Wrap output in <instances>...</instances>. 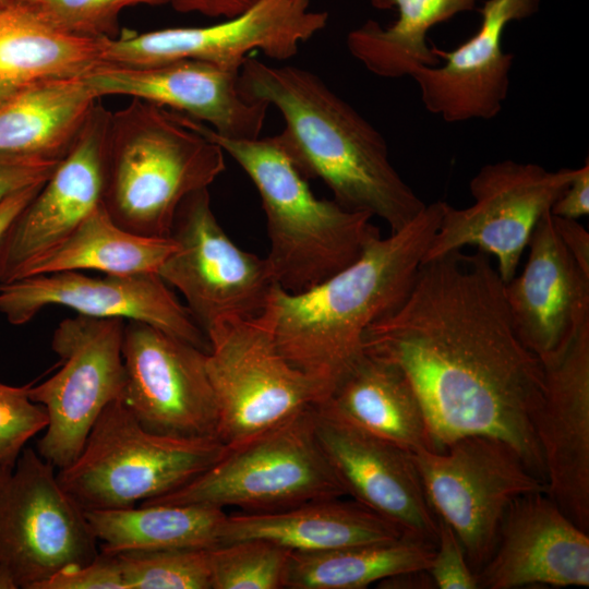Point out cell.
Masks as SVG:
<instances>
[{"instance_id": "obj_38", "label": "cell", "mask_w": 589, "mask_h": 589, "mask_svg": "<svg viewBox=\"0 0 589 589\" xmlns=\"http://www.w3.org/2000/svg\"><path fill=\"white\" fill-rule=\"evenodd\" d=\"M59 161L0 155V203L23 189L45 182Z\"/></svg>"}, {"instance_id": "obj_43", "label": "cell", "mask_w": 589, "mask_h": 589, "mask_svg": "<svg viewBox=\"0 0 589 589\" xmlns=\"http://www.w3.org/2000/svg\"><path fill=\"white\" fill-rule=\"evenodd\" d=\"M380 588L431 589L436 588L429 569L398 574L378 582Z\"/></svg>"}, {"instance_id": "obj_22", "label": "cell", "mask_w": 589, "mask_h": 589, "mask_svg": "<svg viewBox=\"0 0 589 589\" xmlns=\"http://www.w3.org/2000/svg\"><path fill=\"white\" fill-rule=\"evenodd\" d=\"M519 276L504 284L513 326L540 360L563 350L589 322V276L555 229L551 212L538 221Z\"/></svg>"}, {"instance_id": "obj_14", "label": "cell", "mask_w": 589, "mask_h": 589, "mask_svg": "<svg viewBox=\"0 0 589 589\" xmlns=\"http://www.w3.org/2000/svg\"><path fill=\"white\" fill-rule=\"evenodd\" d=\"M328 14L309 10V0H260L225 22L170 27L141 34L123 32L103 40V63L145 65L195 59L241 67L253 50L286 60L322 31Z\"/></svg>"}, {"instance_id": "obj_33", "label": "cell", "mask_w": 589, "mask_h": 589, "mask_svg": "<svg viewBox=\"0 0 589 589\" xmlns=\"http://www.w3.org/2000/svg\"><path fill=\"white\" fill-rule=\"evenodd\" d=\"M112 555L125 589H212L209 549L135 551Z\"/></svg>"}, {"instance_id": "obj_25", "label": "cell", "mask_w": 589, "mask_h": 589, "mask_svg": "<svg viewBox=\"0 0 589 589\" xmlns=\"http://www.w3.org/2000/svg\"><path fill=\"white\" fill-rule=\"evenodd\" d=\"M398 526L358 502L340 497L311 501L269 513L227 515L220 544L263 539L292 552H325L345 546L397 539Z\"/></svg>"}, {"instance_id": "obj_1", "label": "cell", "mask_w": 589, "mask_h": 589, "mask_svg": "<svg viewBox=\"0 0 589 589\" xmlns=\"http://www.w3.org/2000/svg\"><path fill=\"white\" fill-rule=\"evenodd\" d=\"M363 352L406 374L434 450L496 437L545 482L533 429L543 366L515 332L489 254L457 250L421 263L404 300L368 327Z\"/></svg>"}, {"instance_id": "obj_7", "label": "cell", "mask_w": 589, "mask_h": 589, "mask_svg": "<svg viewBox=\"0 0 589 589\" xmlns=\"http://www.w3.org/2000/svg\"><path fill=\"white\" fill-rule=\"evenodd\" d=\"M312 408L229 447L185 485L141 504L237 506L269 513L347 495L318 443Z\"/></svg>"}, {"instance_id": "obj_27", "label": "cell", "mask_w": 589, "mask_h": 589, "mask_svg": "<svg viewBox=\"0 0 589 589\" xmlns=\"http://www.w3.org/2000/svg\"><path fill=\"white\" fill-rule=\"evenodd\" d=\"M98 99L83 75L22 89L0 104V155L61 160Z\"/></svg>"}, {"instance_id": "obj_31", "label": "cell", "mask_w": 589, "mask_h": 589, "mask_svg": "<svg viewBox=\"0 0 589 589\" xmlns=\"http://www.w3.org/2000/svg\"><path fill=\"white\" fill-rule=\"evenodd\" d=\"M434 550V544L404 534L325 552H292L286 588L363 589L398 574L429 569Z\"/></svg>"}, {"instance_id": "obj_26", "label": "cell", "mask_w": 589, "mask_h": 589, "mask_svg": "<svg viewBox=\"0 0 589 589\" xmlns=\"http://www.w3.org/2000/svg\"><path fill=\"white\" fill-rule=\"evenodd\" d=\"M103 39L59 28L29 0H0V104L35 83L85 75L103 63Z\"/></svg>"}, {"instance_id": "obj_4", "label": "cell", "mask_w": 589, "mask_h": 589, "mask_svg": "<svg viewBox=\"0 0 589 589\" xmlns=\"http://www.w3.org/2000/svg\"><path fill=\"white\" fill-rule=\"evenodd\" d=\"M182 120L218 144L254 184L266 219V256L276 285L297 293L360 257L380 230L366 213L315 196L276 136L229 139L188 116Z\"/></svg>"}, {"instance_id": "obj_24", "label": "cell", "mask_w": 589, "mask_h": 589, "mask_svg": "<svg viewBox=\"0 0 589 589\" xmlns=\"http://www.w3.org/2000/svg\"><path fill=\"white\" fill-rule=\"evenodd\" d=\"M315 407L411 453L434 450L422 405L406 374L365 352Z\"/></svg>"}, {"instance_id": "obj_6", "label": "cell", "mask_w": 589, "mask_h": 589, "mask_svg": "<svg viewBox=\"0 0 589 589\" xmlns=\"http://www.w3.org/2000/svg\"><path fill=\"white\" fill-rule=\"evenodd\" d=\"M217 437H175L144 429L118 398L92 426L79 456L57 477L83 510L119 509L185 485L228 450Z\"/></svg>"}, {"instance_id": "obj_19", "label": "cell", "mask_w": 589, "mask_h": 589, "mask_svg": "<svg viewBox=\"0 0 589 589\" xmlns=\"http://www.w3.org/2000/svg\"><path fill=\"white\" fill-rule=\"evenodd\" d=\"M318 443L346 494L398 526L436 544L438 521L411 452L339 421L315 406Z\"/></svg>"}, {"instance_id": "obj_29", "label": "cell", "mask_w": 589, "mask_h": 589, "mask_svg": "<svg viewBox=\"0 0 589 589\" xmlns=\"http://www.w3.org/2000/svg\"><path fill=\"white\" fill-rule=\"evenodd\" d=\"M100 552L211 549L220 544L227 514L204 505L155 504L84 510Z\"/></svg>"}, {"instance_id": "obj_12", "label": "cell", "mask_w": 589, "mask_h": 589, "mask_svg": "<svg viewBox=\"0 0 589 589\" xmlns=\"http://www.w3.org/2000/svg\"><path fill=\"white\" fill-rule=\"evenodd\" d=\"M124 320L77 314L57 326L51 347L60 370L28 388L44 406L48 424L37 453L57 469L80 454L101 411L120 398L124 385L122 340Z\"/></svg>"}, {"instance_id": "obj_2", "label": "cell", "mask_w": 589, "mask_h": 589, "mask_svg": "<svg viewBox=\"0 0 589 589\" xmlns=\"http://www.w3.org/2000/svg\"><path fill=\"white\" fill-rule=\"evenodd\" d=\"M239 86L248 99L279 110L285 127L275 136L281 148L346 209L376 216L396 232L426 206L392 165L383 135L316 74L248 57Z\"/></svg>"}, {"instance_id": "obj_40", "label": "cell", "mask_w": 589, "mask_h": 589, "mask_svg": "<svg viewBox=\"0 0 589 589\" xmlns=\"http://www.w3.org/2000/svg\"><path fill=\"white\" fill-rule=\"evenodd\" d=\"M555 229L566 250L580 269L589 276V232L576 219L552 215Z\"/></svg>"}, {"instance_id": "obj_34", "label": "cell", "mask_w": 589, "mask_h": 589, "mask_svg": "<svg viewBox=\"0 0 589 589\" xmlns=\"http://www.w3.org/2000/svg\"><path fill=\"white\" fill-rule=\"evenodd\" d=\"M52 24L80 37L116 38L119 15L136 4L160 5L170 0H29Z\"/></svg>"}, {"instance_id": "obj_8", "label": "cell", "mask_w": 589, "mask_h": 589, "mask_svg": "<svg viewBox=\"0 0 589 589\" xmlns=\"http://www.w3.org/2000/svg\"><path fill=\"white\" fill-rule=\"evenodd\" d=\"M206 335L217 437L226 446L240 445L325 399L322 386L278 349L267 306L257 316L221 322Z\"/></svg>"}, {"instance_id": "obj_15", "label": "cell", "mask_w": 589, "mask_h": 589, "mask_svg": "<svg viewBox=\"0 0 589 589\" xmlns=\"http://www.w3.org/2000/svg\"><path fill=\"white\" fill-rule=\"evenodd\" d=\"M206 353L149 324L127 321L122 340L125 377L119 399L149 432L217 437L218 406Z\"/></svg>"}, {"instance_id": "obj_37", "label": "cell", "mask_w": 589, "mask_h": 589, "mask_svg": "<svg viewBox=\"0 0 589 589\" xmlns=\"http://www.w3.org/2000/svg\"><path fill=\"white\" fill-rule=\"evenodd\" d=\"M38 589H125L116 556L103 552L89 564L62 570Z\"/></svg>"}, {"instance_id": "obj_30", "label": "cell", "mask_w": 589, "mask_h": 589, "mask_svg": "<svg viewBox=\"0 0 589 589\" xmlns=\"http://www.w3.org/2000/svg\"><path fill=\"white\" fill-rule=\"evenodd\" d=\"M376 9H397L398 19L388 27L369 20L347 35V48L370 72L388 79L411 76L422 67H433L440 57L428 45L431 27L458 13L474 9L477 0H370Z\"/></svg>"}, {"instance_id": "obj_21", "label": "cell", "mask_w": 589, "mask_h": 589, "mask_svg": "<svg viewBox=\"0 0 589 589\" xmlns=\"http://www.w3.org/2000/svg\"><path fill=\"white\" fill-rule=\"evenodd\" d=\"M479 588L588 587L589 536L545 492L518 497L495 548L477 574Z\"/></svg>"}, {"instance_id": "obj_5", "label": "cell", "mask_w": 589, "mask_h": 589, "mask_svg": "<svg viewBox=\"0 0 589 589\" xmlns=\"http://www.w3.org/2000/svg\"><path fill=\"white\" fill-rule=\"evenodd\" d=\"M225 169L223 148L179 112L132 98L111 112L101 204L123 229L168 238L181 202Z\"/></svg>"}, {"instance_id": "obj_10", "label": "cell", "mask_w": 589, "mask_h": 589, "mask_svg": "<svg viewBox=\"0 0 589 589\" xmlns=\"http://www.w3.org/2000/svg\"><path fill=\"white\" fill-rule=\"evenodd\" d=\"M56 469L25 447L13 468L0 470V570L15 589H38L100 553L85 512L62 488Z\"/></svg>"}, {"instance_id": "obj_11", "label": "cell", "mask_w": 589, "mask_h": 589, "mask_svg": "<svg viewBox=\"0 0 589 589\" xmlns=\"http://www.w3.org/2000/svg\"><path fill=\"white\" fill-rule=\"evenodd\" d=\"M169 237L176 249L157 275L182 294L205 334L221 322L254 317L266 309L276 286L268 262L228 237L212 209L208 189L181 202Z\"/></svg>"}, {"instance_id": "obj_41", "label": "cell", "mask_w": 589, "mask_h": 589, "mask_svg": "<svg viewBox=\"0 0 589 589\" xmlns=\"http://www.w3.org/2000/svg\"><path fill=\"white\" fill-rule=\"evenodd\" d=\"M260 0H170L179 12H197L212 17L231 19L248 11Z\"/></svg>"}, {"instance_id": "obj_17", "label": "cell", "mask_w": 589, "mask_h": 589, "mask_svg": "<svg viewBox=\"0 0 589 589\" xmlns=\"http://www.w3.org/2000/svg\"><path fill=\"white\" fill-rule=\"evenodd\" d=\"M543 390L533 417L545 493L589 532V322L541 360Z\"/></svg>"}, {"instance_id": "obj_3", "label": "cell", "mask_w": 589, "mask_h": 589, "mask_svg": "<svg viewBox=\"0 0 589 589\" xmlns=\"http://www.w3.org/2000/svg\"><path fill=\"white\" fill-rule=\"evenodd\" d=\"M442 201L406 227L374 237L358 260L301 292L274 287L267 309L283 356L314 378L325 398L363 354L370 325L408 293L438 227Z\"/></svg>"}, {"instance_id": "obj_35", "label": "cell", "mask_w": 589, "mask_h": 589, "mask_svg": "<svg viewBox=\"0 0 589 589\" xmlns=\"http://www.w3.org/2000/svg\"><path fill=\"white\" fill-rule=\"evenodd\" d=\"M31 384L0 382V470L13 468L27 442L47 428L46 409L29 398Z\"/></svg>"}, {"instance_id": "obj_9", "label": "cell", "mask_w": 589, "mask_h": 589, "mask_svg": "<svg viewBox=\"0 0 589 589\" xmlns=\"http://www.w3.org/2000/svg\"><path fill=\"white\" fill-rule=\"evenodd\" d=\"M411 455L431 507L457 534L476 575L495 548L509 506L545 492V482L496 437L468 435L443 450Z\"/></svg>"}, {"instance_id": "obj_32", "label": "cell", "mask_w": 589, "mask_h": 589, "mask_svg": "<svg viewBox=\"0 0 589 589\" xmlns=\"http://www.w3.org/2000/svg\"><path fill=\"white\" fill-rule=\"evenodd\" d=\"M291 553L263 539H244L211 548L212 589L286 588Z\"/></svg>"}, {"instance_id": "obj_16", "label": "cell", "mask_w": 589, "mask_h": 589, "mask_svg": "<svg viewBox=\"0 0 589 589\" xmlns=\"http://www.w3.org/2000/svg\"><path fill=\"white\" fill-rule=\"evenodd\" d=\"M49 305L92 317L143 322L209 350L206 334L156 273L91 277L69 271L0 284V313L13 325L29 322Z\"/></svg>"}, {"instance_id": "obj_23", "label": "cell", "mask_w": 589, "mask_h": 589, "mask_svg": "<svg viewBox=\"0 0 589 589\" xmlns=\"http://www.w3.org/2000/svg\"><path fill=\"white\" fill-rule=\"evenodd\" d=\"M540 0H486L477 33L450 52L434 48L444 64L417 69L411 77L428 111L447 122L492 119L509 88L514 55L502 48L508 23L539 10Z\"/></svg>"}, {"instance_id": "obj_13", "label": "cell", "mask_w": 589, "mask_h": 589, "mask_svg": "<svg viewBox=\"0 0 589 589\" xmlns=\"http://www.w3.org/2000/svg\"><path fill=\"white\" fill-rule=\"evenodd\" d=\"M574 173L570 168L549 171L510 159L483 166L469 183L471 206L456 208L442 201L441 220L422 263L473 245L496 259L498 275L508 283L538 221Z\"/></svg>"}, {"instance_id": "obj_36", "label": "cell", "mask_w": 589, "mask_h": 589, "mask_svg": "<svg viewBox=\"0 0 589 589\" xmlns=\"http://www.w3.org/2000/svg\"><path fill=\"white\" fill-rule=\"evenodd\" d=\"M438 532L429 572L436 588L477 589L478 578L452 527L437 517Z\"/></svg>"}, {"instance_id": "obj_20", "label": "cell", "mask_w": 589, "mask_h": 589, "mask_svg": "<svg viewBox=\"0 0 589 589\" xmlns=\"http://www.w3.org/2000/svg\"><path fill=\"white\" fill-rule=\"evenodd\" d=\"M111 111L96 103L74 143L5 239L0 284L70 235L101 204Z\"/></svg>"}, {"instance_id": "obj_39", "label": "cell", "mask_w": 589, "mask_h": 589, "mask_svg": "<svg viewBox=\"0 0 589 589\" xmlns=\"http://www.w3.org/2000/svg\"><path fill=\"white\" fill-rule=\"evenodd\" d=\"M557 217L576 219L589 214V163L575 169V173L550 209Z\"/></svg>"}, {"instance_id": "obj_18", "label": "cell", "mask_w": 589, "mask_h": 589, "mask_svg": "<svg viewBox=\"0 0 589 589\" xmlns=\"http://www.w3.org/2000/svg\"><path fill=\"white\" fill-rule=\"evenodd\" d=\"M240 68L195 59L145 65L99 63L83 79L99 98L131 96L188 116L221 136L253 140L260 137L269 106L244 97Z\"/></svg>"}, {"instance_id": "obj_28", "label": "cell", "mask_w": 589, "mask_h": 589, "mask_svg": "<svg viewBox=\"0 0 589 589\" xmlns=\"http://www.w3.org/2000/svg\"><path fill=\"white\" fill-rule=\"evenodd\" d=\"M175 249L170 237H145L123 229L100 204L62 241L21 267L13 280L81 269L111 275L157 274Z\"/></svg>"}, {"instance_id": "obj_42", "label": "cell", "mask_w": 589, "mask_h": 589, "mask_svg": "<svg viewBox=\"0 0 589 589\" xmlns=\"http://www.w3.org/2000/svg\"><path fill=\"white\" fill-rule=\"evenodd\" d=\"M45 182L23 189L8 196L0 203V262L4 242L10 229L22 211L34 199Z\"/></svg>"}]
</instances>
